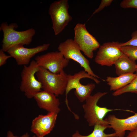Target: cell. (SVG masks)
Returning a JSON list of instances; mask_svg holds the SVG:
<instances>
[{
  "label": "cell",
  "instance_id": "6da1fadb",
  "mask_svg": "<svg viewBox=\"0 0 137 137\" xmlns=\"http://www.w3.org/2000/svg\"><path fill=\"white\" fill-rule=\"evenodd\" d=\"M17 24L11 23L8 25L6 22L2 23L0 30L3 33L2 41V49L5 52L16 45H28L31 42L36 30L32 28L23 31H18L15 29L18 27Z\"/></svg>",
  "mask_w": 137,
  "mask_h": 137
},
{
  "label": "cell",
  "instance_id": "7a4b0ae2",
  "mask_svg": "<svg viewBox=\"0 0 137 137\" xmlns=\"http://www.w3.org/2000/svg\"><path fill=\"white\" fill-rule=\"evenodd\" d=\"M107 93L106 92H99L93 95H91L85 100V103L83 105L82 107L85 113L84 118L89 126H94L97 123L108 125L107 122L104 118L109 112L117 110L129 111L127 110L109 109L98 106L97 104L99 99Z\"/></svg>",
  "mask_w": 137,
  "mask_h": 137
},
{
  "label": "cell",
  "instance_id": "3957f363",
  "mask_svg": "<svg viewBox=\"0 0 137 137\" xmlns=\"http://www.w3.org/2000/svg\"><path fill=\"white\" fill-rule=\"evenodd\" d=\"M36 75L43 90L52 93L57 97L63 95L65 92L67 74L64 71L59 74H55L39 66Z\"/></svg>",
  "mask_w": 137,
  "mask_h": 137
},
{
  "label": "cell",
  "instance_id": "277c9868",
  "mask_svg": "<svg viewBox=\"0 0 137 137\" xmlns=\"http://www.w3.org/2000/svg\"><path fill=\"white\" fill-rule=\"evenodd\" d=\"M67 0L55 1L50 5L48 13L52 23L54 33L57 35L61 32L72 19L68 12Z\"/></svg>",
  "mask_w": 137,
  "mask_h": 137
},
{
  "label": "cell",
  "instance_id": "5b68a950",
  "mask_svg": "<svg viewBox=\"0 0 137 137\" xmlns=\"http://www.w3.org/2000/svg\"><path fill=\"white\" fill-rule=\"evenodd\" d=\"M39 67L35 60H33L28 66L24 65L21 72L20 89L28 98H33L36 93L42 91V84L35 76Z\"/></svg>",
  "mask_w": 137,
  "mask_h": 137
},
{
  "label": "cell",
  "instance_id": "8992f818",
  "mask_svg": "<svg viewBox=\"0 0 137 137\" xmlns=\"http://www.w3.org/2000/svg\"><path fill=\"white\" fill-rule=\"evenodd\" d=\"M74 30V41L85 56L92 59L94 57V52L100 46L99 43L87 30L85 24H77Z\"/></svg>",
  "mask_w": 137,
  "mask_h": 137
},
{
  "label": "cell",
  "instance_id": "52a82bcc",
  "mask_svg": "<svg viewBox=\"0 0 137 137\" xmlns=\"http://www.w3.org/2000/svg\"><path fill=\"white\" fill-rule=\"evenodd\" d=\"M58 49L66 59L69 60L72 59L76 62L89 74L97 78H100L94 73L90 66L89 61L82 54L79 47L73 39H67L61 43ZM101 79L103 81L105 80Z\"/></svg>",
  "mask_w": 137,
  "mask_h": 137
},
{
  "label": "cell",
  "instance_id": "ba28073f",
  "mask_svg": "<svg viewBox=\"0 0 137 137\" xmlns=\"http://www.w3.org/2000/svg\"><path fill=\"white\" fill-rule=\"evenodd\" d=\"M88 74L84 70H81L73 75H67V84L65 91V99H67V96L72 90L75 89L74 94L81 102H83L90 95L95 89V85L91 83L84 85L80 82V80L83 78H88Z\"/></svg>",
  "mask_w": 137,
  "mask_h": 137
},
{
  "label": "cell",
  "instance_id": "9c48e42d",
  "mask_svg": "<svg viewBox=\"0 0 137 137\" xmlns=\"http://www.w3.org/2000/svg\"><path fill=\"white\" fill-rule=\"evenodd\" d=\"M120 44L117 41L103 43L98 48L95 62L102 66H112L123 54L120 48Z\"/></svg>",
  "mask_w": 137,
  "mask_h": 137
},
{
  "label": "cell",
  "instance_id": "30bf717a",
  "mask_svg": "<svg viewBox=\"0 0 137 137\" xmlns=\"http://www.w3.org/2000/svg\"><path fill=\"white\" fill-rule=\"evenodd\" d=\"M35 59L39 66L55 74H59L63 71V69L68 65L69 61L59 51L49 52L38 56Z\"/></svg>",
  "mask_w": 137,
  "mask_h": 137
},
{
  "label": "cell",
  "instance_id": "8fae6325",
  "mask_svg": "<svg viewBox=\"0 0 137 137\" xmlns=\"http://www.w3.org/2000/svg\"><path fill=\"white\" fill-rule=\"evenodd\" d=\"M50 45L49 43H45L34 47L27 48L19 44L12 47L7 52L15 59L18 65H26L29 64L32 57L38 53L47 50Z\"/></svg>",
  "mask_w": 137,
  "mask_h": 137
},
{
  "label": "cell",
  "instance_id": "7c38bea8",
  "mask_svg": "<svg viewBox=\"0 0 137 137\" xmlns=\"http://www.w3.org/2000/svg\"><path fill=\"white\" fill-rule=\"evenodd\" d=\"M58 114L48 112L45 115H39L32 121L31 131L37 137H43L48 134L55 126Z\"/></svg>",
  "mask_w": 137,
  "mask_h": 137
},
{
  "label": "cell",
  "instance_id": "4fadbf2b",
  "mask_svg": "<svg viewBox=\"0 0 137 137\" xmlns=\"http://www.w3.org/2000/svg\"><path fill=\"white\" fill-rule=\"evenodd\" d=\"M116 134V137H124L126 131H133L137 128V113L124 119L119 118L114 115H109L105 119Z\"/></svg>",
  "mask_w": 137,
  "mask_h": 137
},
{
  "label": "cell",
  "instance_id": "5bb4252c",
  "mask_svg": "<svg viewBox=\"0 0 137 137\" xmlns=\"http://www.w3.org/2000/svg\"><path fill=\"white\" fill-rule=\"evenodd\" d=\"M54 94L44 90L36 93L33 98L38 107L48 112H54L58 114L60 109L59 99Z\"/></svg>",
  "mask_w": 137,
  "mask_h": 137
},
{
  "label": "cell",
  "instance_id": "9a60e30c",
  "mask_svg": "<svg viewBox=\"0 0 137 137\" xmlns=\"http://www.w3.org/2000/svg\"><path fill=\"white\" fill-rule=\"evenodd\" d=\"M114 65L116 73L118 76L134 73L136 71L137 64L135 61L124 54L116 61Z\"/></svg>",
  "mask_w": 137,
  "mask_h": 137
},
{
  "label": "cell",
  "instance_id": "2e32d148",
  "mask_svg": "<svg viewBox=\"0 0 137 137\" xmlns=\"http://www.w3.org/2000/svg\"><path fill=\"white\" fill-rule=\"evenodd\" d=\"M136 75V74L129 73L115 77L109 76L107 77L106 81L110 86V90L115 91L130 83Z\"/></svg>",
  "mask_w": 137,
  "mask_h": 137
},
{
  "label": "cell",
  "instance_id": "e0dca14e",
  "mask_svg": "<svg viewBox=\"0 0 137 137\" xmlns=\"http://www.w3.org/2000/svg\"><path fill=\"white\" fill-rule=\"evenodd\" d=\"M107 128H109V125L97 123L94 125L92 132L88 135H81L79 133L78 131L77 130L70 137H116V134L115 132L109 134L105 133V130Z\"/></svg>",
  "mask_w": 137,
  "mask_h": 137
},
{
  "label": "cell",
  "instance_id": "ac0fdd59",
  "mask_svg": "<svg viewBox=\"0 0 137 137\" xmlns=\"http://www.w3.org/2000/svg\"><path fill=\"white\" fill-rule=\"evenodd\" d=\"M137 94V75L129 84L125 87L115 91L112 93L114 96H117L127 92Z\"/></svg>",
  "mask_w": 137,
  "mask_h": 137
},
{
  "label": "cell",
  "instance_id": "d6986e66",
  "mask_svg": "<svg viewBox=\"0 0 137 137\" xmlns=\"http://www.w3.org/2000/svg\"><path fill=\"white\" fill-rule=\"evenodd\" d=\"M120 48L123 54L129 58L135 61L137 60V46L126 45L121 46Z\"/></svg>",
  "mask_w": 137,
  "mask_h": 137
},
{
  "label": "cell",
  "instance_id": "ffe728a7",
  "mask_svg": "<svg viewBox=\"0 0 137 137\" xmlns=\"http://www.w3.org/2000/svg\"><path fill=\"white\" fill-rule=\"evenodd\" d=\"M120 5L123 8H133L137 9V0H123Z\"/></svg>",
  "mask_w": 137,
  "mask_h": 137
},
{
  "label": "cell",
  "instance_id": "44dd1931",
  "mask_svg": "<svg viewBox=\"0 0 137 137\" xmlns=\"http://www.w3.org/2000/svg\"><path fill=\"white\" fill-rule=\"evenodd\" d=\"M121 46L131 45L137 46V30L133 31L131 35V39L126 42L121 43Z\"/></svg>",
  "mask_w": 137,
  "mask_h": 137
},
{
  "label": "cell",
  "instance_id": "7402d4cb",
  "mask_svg": "<svg viewBox=\"0 0 137 137\" xmlns=\"http://www.w3.org/2000/svg\"><path fill=\"white\" fill-rule=\"evenodd\" d=\"M113 0H102L98 7L96 9L93 13L91 16L98 13L103 9L105 7L109 6L112 2Z\"/></svg>",
  "mask_w": 137,
  "mask_h": 137
},
{
  "label": "cell",
  "instance_id": "603a6c76",
  "mask_svg": "<svg viewBox=\"0 0 137 137\" xmlns=\"http://www.w3.org/2000/svg\"><path fill=\"white\" fill-rule=\"evenodd\" d=\"M4 51L1 48L0 50V66L5 64L7 60L11 57L10 55H7L4 53Z\"/></svg>",
  "mask_w": 137,
  "mask_h": 137
},
{
  "label": "cell",
  "instance_id": "cb8c5ba5",
  "mask_svg": "<svg viewBox=\"0 0 137 137\" xmlns=\"http://www.w3.org/2000/svg\"><path fill=\"white\" fill-rule=\"evenodd\" d=\"M29 134L28 133L26 132L20 136H18L14 135L13 133L10 131H8L7 133V137H29Z\"/></svg>",
  "mask_w": 137,
  "mask_h": 137
},
{
  "label": "cell",
  "instance_id": "d4e9b609",
  "mask_svg": "<svg viewBox=\"0 0 137 137\" xmlns=\"http://www.w3.org/2000/svg\"><path fill=\"white\" fill-rule=\"evenodd\" d=\"M126 137H137V128L130 131Z\"/></svg>",
  "mask_w": 137,
  "mask_h": 137
},
{
  "label": "cell",
  "instance_id": "484cf974",
  "mask_svg": "<svg viewBox=\"0 0 137 137\" xmlns=\"http://www.w3.org/2000/svg\"><path fill=\"white\" fill-rule=\"evenodd\" d=\"M31 137H37L36 135H34L32 136Z\"/></svg>",
  "mask_w": 137,
  "mask_h": 137
},
{
  "label": "cell",
  "instance_id": "4316f807",
  "mask_svg": "<svg viewBox=\"0 0 137 137\" xmlns=\"http://www.w3.org/2000/svg\"><path fill=\"white\" fill-rule=\"evenodd\" d=\"M136 73H137V67H136Z\"/></svg>",
  "mask_w": 137,
  "mask_h": 137
}]
</instances>
